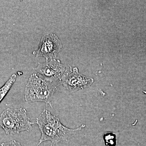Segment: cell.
Returning <instances> with one entry per match:
<instances>
[{
	"label": "cell",
	"instance_id": "obj_5",
	"mask_svg": "<svg viewBox=\"0 0 146 146\" xmlns=\"http://www.w3.org/2000/svg\"><path fill=\"white\" fill-rule=\"evenodd\" d=\"M62 48L60 40L55 34L48 33L42 36L39 48L33 52L36 57H44L46 61L55 59Z\"/></svg>",
	"mask_w": 146,
	"mask_h": 146
},
{
	"label": "cell",
	"instance_id": "obj_7",
	"mask_svg": "<svg viewBox=\"0 0 146 146\" xmlns=\"http://www.w3.org/2000/svg\"><path fill=\"white\" fill-rule=\"evenodd\" d=\"M16 74L12 75L8 81L0 89V103L10 90L11 86L16 81Z\"/></svg>",
	"mask_w": 146,
	"mask_h": 146
},
{
	"label": "cell",
	"instance_id": "obj_6",
	"mask_svg": "<svg viewBox=\"0 0 146 146\" xmlns=\"http://www.w3.org/2000/svg\"><path fill=\"white\" fill-rule=\"evenodd\" d=\"M94 82V80L79 72L77 68H74L72 72L64 78L61 84L68 91L76 92L88 88Z\"/></svg>",
	"mask_w": 146,
	"mask_h": 146
},
{
	"label": "cell",
	"instance_id": "obj_11",
	"mask_svg": "<svg viewBox=\"0 0 146 146\" xmlns=\"http://www.w3.org/2000/svg\"><path fill=\"white\" fill-rule=\"evenodd\" d=\"M50 146H52V145H50Z\"/></svg>",
	"mask_w": 146,
	"mask_h": 146
},
{
	"label": "cell",
	"instance_id": "obj_4",
	"mask_svg": "<svg viewBox=\"0 0 146 146\" xmlns=\"http://www.w3.org/2000/svg\"><path fill=\"white\" fill-rule=\"evenodd\" d=\"M33 70L46 80L60 84L72 72L70 66L61 64L60 60L55 59L44 63H39Z\"/></svg>",
	"mask_w": 146,
	"mask_h": 146
},
{
	"label": "cell",
	"instance_id": "obj_3",
	"mask_svg": "<svg viewBox=\"0 0 146 146\" xmlns=\"http://www.w3.org/2000/svg\"><path fill=\"white\" fill-rule=\"evenodd\" d=\"M30 119L25 108H7L0 115V127L7 135H13L24 131L29 132L33 129Z\"/></svg>",
	"mask_w": 146,
	"mask_h": 146
},
{
	"label": "cell",
	"instance_id": "obj_8",
	"mask_svg": "<svg viewBox=\"0 0 146 146\" xmlns=\"http://www.w3.org/2000/svg\"><path fill=\"white\" fill-rule=\"evenodd\" d=\"M104 141L106 145L108 146H115L116 142V136L114 133L108 132L105 134L103 136Z\"/></svg>",
	"mask_w": 146,
	"mask_h": 146
},
{
	"label": "cell",
	"instance_id": "obj_1",
	"mask_svg": "<svg viewBox=\"0 0 146 146\" xmlns=\"http://www.w3.org/2000/svg\"><path fill=\"white\" fill-rule=\"evenodd\" d=\"M34 124L38 125L41 133L39 143L36 146L47 141H51L52 146L61 141H68L77 132L86 127L83 124L74 129L66 127L61 123L59 118L51 114L48 106L36 118V122Z\"/></svg>",
	"mask_w": 146,
	"mask_h": 146
},
{
	"label": "cell",
	"instance_id": "obj_9",
	"mask_svg": "<svg viewBox=\"0 0 146 146\" xmlns=\"http://www.w3.org/2000/svg\"><path fill=\"white\" fill-rule=\"evenodd\" d=\"M0 145L1 146H22L19 142L15 140H13L7 143H2Z\"/></svg>",
	"mask_w": 146,
	"mask_h": 146
},
{
	"label": "cell",
	"instance_id": "obj_2",
	"mask_svg": "<svg viewBox=\"0 0 146 146\" xmlns=\"http://www.w3.org/2000/svg\"><path fill=\"white\" fill-rule=\"evenodd\" d=\"M60 84L39 78L36 74H32L29 78L25 90V98L28 102H43L52 105L54 94Z\"/></svg>",
	"mask_w": 146,
	"mask_h": 146
},
{
	"label": "cell",
	"instance_id": "obj_10",
	"mask_svg": "<svg viewBox=\"0 0 146 146\" xmlns=\"http://www.w3.org/2000/svg\"><path fill=\"white\" fill-rule=\"evenodd\" d=\"M80 146H88V145H81Z\"/></svg>",
	"mask_w": 146,
	"mask_h": 146
}]
</instances>
